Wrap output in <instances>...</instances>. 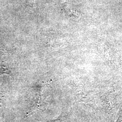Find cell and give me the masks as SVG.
<instances>
[{
	"label": "cell",
	"instance_id": "6da1fadb",
	"mask_svg": "<svg viewBox=\"0 0 122 122\" xmlns=\"http://www.w3.org/2000/svg\"><path fill=\"white\" fill-rule=\"evenodd\" d=\"M6 73V74H9L10 75V71L9 69H8L7 68L5 67L1 66H0V75L3 73Z\"/></svg>",
	"mask_w": 122,
	"mask_h": 122
},
{
	"label": "cell",
	"instance_id": "7a4b0ae2",
	"mask_svg": "<svg viewBox=\"0 0 122 122\" xmlns=\"http://www.w3.org/2000/svg\"><path fill=\"white\" fill-rule=\"evenodd\" d=\"M52 122H57V120H55V121H53Z\"/></svg>",
	"mask_w": 122,
	"mask_h": 122
}]
</instances>
